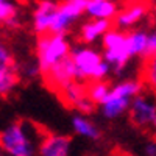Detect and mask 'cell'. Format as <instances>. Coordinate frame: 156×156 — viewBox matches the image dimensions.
<instances>
[{"label": "cell", "mask_w": 156, "mask_h": 156, "mask_svg": "<svg viewBox=\"0 0 156 156\" xmlns=\"http://www.w3.org/2000/svg\"><path fill=\"white\" fill-rule=\"evenodd\" d=\"M36 128L31 122H14L0 131V148L3 153L11 156H33L37 151L39 142H36L31 134Z\"/></svg>", "instance_id": "obj_1"}, {"label": "cell", "mask_w": 156, "mask_h": 156, "mask_svg": "<svg viewBox=\"0 0 156 156\" xmlns=\"http://www.w3.org/2000/svg\"><path fill=\"white\" fill-rule=\"evenodd\" d=\"M142 90H144V86L137 80H125L114 84L112 87H109L108 95L101 100V103H98L101 115L108 120H115L122 117L128 111L131 98L140 94Z\"/></svg>", "instance_id": "obj_2"}, {"label": "cell", "mask_w": 156, "mask_h": 156, "mask_svg": "<svg viewBox=\"0 0 156 156\" xmlns=\"http://www.w3.org/2000/svg\"><path fill=\"white\" fill-rule=\"evenodd\" d=\"M100 39L103 45L101 58L111 66V72H114L115 75H122L129 59L133 58L129 55V50L126 45L125 30H120L112 25Z\"/></svg>", "instance_id": "obj_3"}, {"label": "cell", "mask_w": 156, "mask_h": 156, "mask_svg": "<svg viewBox=\"0 0 156 156\" xmlns=\"http://www.w3.org/2000/svg\"><path fill=\"white\" fill-rule=\"evenodd\" d=\"M69 50L70 42L66 34H39L36 41V62L39 67V73L44 75L53 64L66 58L69 55Z\"/></svg>", "instance_id": "obj_4"}, {"label": "cell", "mask_w": 156, "mask_h": 156, "mask_svg": "<svg viewBox=\"0 0 156 156\" xmlns=\"http://www.w3.org/2000/svg\"><path fill=\"white\" fill-rule=\"evenodd\" d=\"M87 0H64L58 3V8L51 17L48 33L53 34H67L73 23L84 16Z\"/></svg>", "instance_id": "obj_5"}, {"label": "cell", "mask_w": 156, "mask_h": 156, "mask_svg": "<svg viewBox=\"0 0 156 156\" xmlns=\"http://www.w3.org/2000/svg\"><path fill=\"white\" fill-rule=\"evenodd\" d=\"M69 56L73 62L75 80L81 81V83L90 80V75H92L94 69L103 59L101 51L95 50L94 47H87L86 44L84 45H73V47L70 45Z\"/></svg>", "instance_id": "obj_6"}, {"label": "cell", "mask_w": 156, "mask_h": 156, "mask_svg": "<svg viewBox=\"0 0 156 156\" xmlns=\"http://www.w3.org/2000/svg\"><path fill=\"white\" fill-rule=\"evenodd\" d=\"M128 111H129V119L136 126L147 129L148 126L153 128L156 125V106L153 97H148L142 92L134 95L129 101Z\"/></svg>", "instance_id": "obj_7"}, {"label": "cell", "mask_w": 156, "mask_h": 156, "mask_svg": "<svg viewBox=\"0 0 156 156\" xmlns=\"http://www.w3.org/2000/svg\"><path fill=\"white\" fill-rule=\"evenodd\" d=\"M42 76L48 86H53L58 89H61L66 84H69L70 81H73L75 80V69H73V62H72L70 56L67 55L66 58H62L61 61L53 64Z\"/></svg>", "instance_id": "obj_8"}, {"label": "cell", "mask_w": 156, "mask_h": 156, "mask_svg": "<svg viewBox=\"0 0 156 156\" xmlns=\"http://www.w3.org/2000/svg\"><path fill=\"white\" fill-rule=\"evenodd\" d=\"M72 148V139L69 136L50 134L42 137L37 145V154L41 156H67Z\"/></svg>", "instance_id": "obj_9"}, {"label": "cell", "mask_w": 156, "mask_h": 156, "mask_svg": "<svg viewBox=\"0 0 156 156\" xmlns=\"http://www.w3.org/2000/svg\"><path fill=\"white\" fill-rule=\"evenodd\" d=\"M58 8V2L55 0H39L33 11V30L37 34L48 33V27L51 17Z\"/></svg>", "instance_id": "obj_10"}, {"label": "cell", "mask_w": 156, "mask_h": 156, "mask_svg": "<svg viewBox=\"0 0 156 156\" xmlns=\"http://www.w3.org/2000/svg\"><path fill=\"white\" fill-rule=\"evenodd\" d=\"M147 14H148L147 5L134 3V5H131V6H128V8L117 12L115 17L112 19L114 20L112 25L117 27V28H120V30H128V28L136 27L140 20H144Z\"/></svg>", "instance_id": "obj_11"}, {"label": "cell", "mask_w": 156, "mask_h": 156, "mask_svg": "<svg viewBox=\"0 0 156 156\" xmlns=\"http://www.w3.org/2000/svg\"><path fill=\"white\" fill-rule=\"evenodd\" d=\"M112 27V20L109 19H90L81 23L80 27V41L86 45L100 41V37Z\"/></svg>", "instance_id": "obj_12"}, {"label": "cell", "mask_w": 156, "mask_h": 156, "mask_svg": "<svg viewBox=\"0 0 156 156\" xmlns=\"http://www.w3.org/2000/svg\"><path fill=\"white\" fill-rule=\"evenodd\" d=\"M148 33L150 31L145 28H134L126 33V45L133 58L151 59L148 55Z\"/></svg>", "instance_id": "obj_13"}, {"label": "cell", "mask_w": 156, "mask_h": 156, "mask_svg": "<svg viewBox=\"0 0 156 156\" xmlns=\"http://www.w3.org/2000/svg\"><path fill=\"white\" fill-rule=\"evenodd\" d=\"M120 11L115 0H87L84 14L90 19H109L112 20Z\"/></svg>", "instance_id": "obj_14"}, {"label": "cell", "mask_w": 156, "mask_h": 156, "mask_svg": "<svg viewBox=\"0 0 156 156\" xmlns=\"http://www.w3.org/2000/svg\"><path fill=\"white\" fill-rule=\"evenodd\" d=\"M72 128L78 136L89 139V140H98L100 136H101L100 129L90 122L84 114H75L72 117Z\"/></svg>", "instance_id": "obj_15"}, {"label": "cell", "mask_w": 156, "mask_h": 156, "mask_svg": "<svg viewBox=\"0 0 156 156\" xmlns=\"http://www.w3.org/2000/svg\"><path fill=\"white\" fill-rule=\"evenodd\" d=\"M59 90H61V97H62V100L66 101L69 106H73L75 103L80 100L83 95H86V89H84V86L81 84V81H76V80L70 81L69 84H66L64 87H61Z\"/></svg>", "instance_id": "obj_16"}, {"label": "cell", "mask_w": 156, "mask_h": 156, "mask_svg": "<svg viewBox=\"0 0 156 156\" xmlns=\"http://www.w3.org/2000/svg\"><path fill=\"white\" fill-rule=\"evenodd\" d=\"M109 83L106 80H97V81H92V84H90V87L87 89L86 95L92 100L95 105H98V103H101V100L105 98L109 92Z\"/></svg>", "instance_id": "obj_17"}, {"label": "cell", "mask_w": 156, "mask_h": 156, "mask_svg": "<svg viewBox=\"0 0 156 156\" xmlns=\"http://www.w3.org/2000/svg\"><path fill=\"white\" fill-rule=\"evenodd\" d=\"M17 81H19V76H17L16 70L12 67H9L6 70V73L3 75V78L0 80V97H6L11 90L14 89Z\"/></svg>", "instance_id": "obj_18"}, {"label": "cell", "mask_w": 156, "mask_h": 156, "mask_svg": "<svg viewBox=\"0 0 156 156\" xmlns=\"http://www.w3.org/2000/svg\"><path fill=\"white\" fill-rule=\"evenodd\" d=\"M14 16H19V6L14 0H0V23H5Z\"/></svg>", "instance_id": "obj_19"}, {"label": "cell", "mask_w": 156, "mask_h": 156, "mask_svg": "<svg viewBox=\"0 0 156 156\" xmlns=\"http://www.w3.org/2000/svg\"><path fill=\"white\" fill-rule=\"evenodd\" d=\"M95 103L90 100L87 95H83L80 100H78L75 105H73V108L80 112V114H84V115H89V114H92L94 111H95Z\"/></svg>", "instance_id": "obj_20"}, {"label": "cell", "mask_w": 156, "mask_h": 156, "mask_svg": "<svg viewBox=\"0 0 156 156\" xmlns=\"http://www.w3.org/2000/svg\"><path fill=\"white\" fill-rule=\"evenodd\" d=\"M111 73V66L105 61V59H101L98 62V66L94 69L92 75H90V80L89 81H97V80H106V78L109 76Z\"/></svg>", "instance_id": "obj_21"}, {"label": "cell", "mask_w": 156, "mask_h": 156, "mask_svg": "<svg viewBox=\"0 0 156 156\" xmlns=\"http://www.w3.org/2000/svg\"><path fill=\"white\" fill-rule=\"evenodd\" d=\"M0 64H5V66H12V64H14L12 53L9 51L8 45L3 44L2 41H0Z\"/></svg>", "instance_id": "obj_22"}, {"label": "cell", "mask_w": 156, "mask_h": 156, "mask_svg": "<svg viewBox=\"0 0 156 156\" xmlns=\"http://www.w3.org/2000/svg\"><path fill=\"white\" fill-rule=\"evenodd\" d=\"M22 73L25 76H30V78H34L36 75H39V67H37V62L33 61V62H28L25 64V66L22 67Z\"/></svg>", "instance_id": "obj_23"}, {"label": "cell", "mask_w": 156, "mask_h": 156, "mask_svg": "<svg viewBox=\"0 0 156 156\" xmlns=\"http://www.w3.org/2000/svg\"><path fill=\"white\" fill-rule=\"evenodd\" d=\"M148 61H150V70L147 69V80L150 78V86L153 87L156 84V61H154V58H151Z\"/></svg>", "instance_id": "obj_24"}, {"label": "cell", "mask_w": 156, "mask_h": 156, "mask_svg": "<svg viewBox=\"0 0 156 156\" xmlns=\"http://www.w3.org/2000/svg\"><path fill=\"white\" fill-rule=\"evenodd\" d=\"M154 53H156V33L150 31L148 33V55H150V58H154Z\"/></svg>", "instance_id": "obj_25"}, {"label": "cell", "mask_w": 156, "mask_h": 156, "mask_svg": "<svg viewBox=\"0 0 156 156\" xmlns=\"http://www.w3.org/2000/svg\"><path fill=\"white\" fill-rule=\"evenodd\" d=\"M145 154H150V156H154L156 154V145H154V142H150V144L145 145Z\"/></svg>", "instance_id": "obj_26"}, {"label": "cell", "mask_w": 156, "mask_h": 156, "mask_svg": "<svg viewBox=\"0 0 156 156\" xmlns=\"http://www.w3.org/2000/svg\"><path fill=\"white\" fill-rule=\"evenodd\" d=\"M9 67H12V66H5V64H0V80L3 78V75L6 73V70H8Z\"/></svg>", "instance_id": "obj_27"}, {"label": "cell", "mask_w": 156, "mask_h": 156, "mask_svg": "<svg viewBox=\"0 0 156 156\" xmlns=\"http://www.w3.org/2000/svg\"><path fill=\"white\" fill-rule=\"evenodd\" d=\"M2 153H3V151H2V150H0V154H2Z\"/></svg>", "instance_id": "obj_28"}]
</instances>
